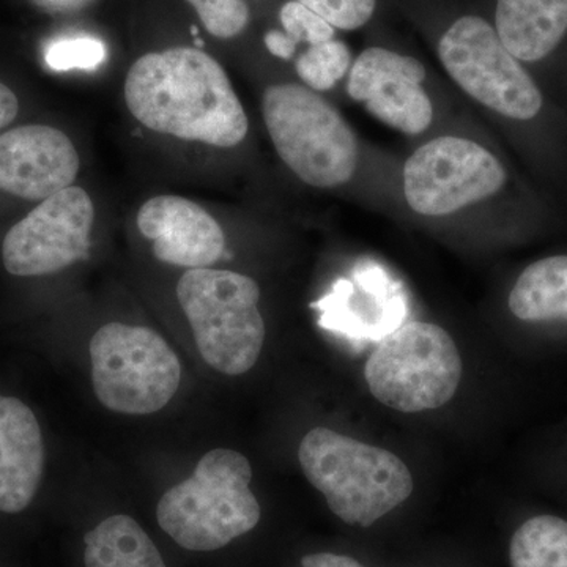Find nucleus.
<instances>
[{
	"instance_id": "12",
	"label": "nucleus",
	"mask_w": 567,
	"mask_h": 567,
	"mask_svg": "<svg viewBox=\"0 0 567 567\" xmlns=\"http://www.w3.org/2000/svg\"><path fill=\"white\" fill-rule=\"evenodd\" d=\"M80 155L65 133L48 125H25L0 136V192L44 200L73 186Z\"/></svg>"
},
{
	"instance_id": "28",
	"label": "nucleus",
	"mask_w": 567,
	"mask_h": 567,
	"mask_svg": "<svg viewBox=\"0 0 567 567\" xmlns=\"http://www.w3.org/2000/svg\"><path fill=\"white\" fill-rule=\"evenodd\" d=\"M192 32H193V35H194V37H197V28H194V25H193V28H192Z\"/></svg>"
},
{
	"instance_id": "8",
	"label": "nucleus",
	"mask_w": 567,
	"mask_h": 567,
	"mask_svg": "<svg viewBox=\"0 0 567 567\" xmlns=\"http://www.w3.org/2000/svg\"><path fill=\"white\" fill-rule=\"evenodd\" d=\"M439 58L451 80L487 110L520 122L543 110L536 82L484 18L468 14L454 21L440 39Z\"/></svg>"
},
{
	"instance_id": "10",
	"label": "nucleus",
	"mask_w": 567,
	"mask_h": 567,
	"mask_svg": "<svg viewBox=\"0 0 567 567\" xmlns=\"http://www.w3.org/2000/svg\"><path fill=\"white\" fill-rule=\"evenodd\" d=\"M93 221L95 207L80 186H70L41 200L6 235V270L14 276H43L87 259Z\"/></svg>"
},
{
	"instance_id": "18",
	"label": "nucleus",
	"mask_w": 567,
	"mask_h": 567,
	"mask_svg": "<svg viewBox=\"0 0 567 567\" xmlns=\"http://www.w3.org/2000/svg\"><path fill=\"white\" fill-rule=\"evenodd\" d=\"M509 559L511 567H567V522L529 518L511 539Z\"/></svg>"
},
{
	"instance_id": "23",
	"label": "nucleus",
	"mask_w": 567,
	"mask_h": 567,
	"mask_svg": "<svg viewBox=\"0 0 567 567\" xmlns=\"http://www.w3.org/2000/svg\"><path fill=\"white\" fill-rule=\"evenodd\" d=\"M341 31H357L371 21L377 0H298Z\"/></svg>"
},
{
	"instance_id": "21",
	"label": "nucleus",
	"mask_w": 567,
	"mask_h": 567,
	"mask_svg": "<svg viewBox=\"0 0 567 567\" xmlns=\"http://www.w3.org/2000/svg\"><path fill=\"white\" fill-rule=\"evenodd\" d=\"M196 11L204 28L218 39H234L249 22L245 0H200Z\"/></svg>"
},
{
	"instance_id": "24",
	"label": "nucleus",
	"mask_w": 567,
	"mask_h": 567,
	"mask_svg": "<svg viewBox=\"0 0 567 567\" xmlns=\"http://www.w3.org/2000/svg\"><path fill=\"white\" fill-rule=\"evenodd\" d=\"M264 43L275 58L282 59V61L293 59L298 47L284 31H268L265 33Z\"/></svg>"
},
{
	"instance_id": "27",
	"label": "nucleus",
	"mask_w": 567,
	"mask_h": 567,
	"mask_svg": "<svg viewBox=\"0 0 567 567\" xmlns=\"http://www.w3.org/2000/svg\"><path fill=\"white\" fill-rule=\"evenodd\" d=\"M186 2L192 3L194 9H196V7L199 6L200 0H186Z\"/></svg>"
},
{
	"instance_id": "22",
	"label": "nucleus",
	"mask_w": 567,
	"mask_h": 567,
	"mask_svg": "<svg viewBox=\"0 0 567 567\" xmlns=\"http://www.w3.org/2000/svg\"><path fill=\"white\" fill-rule=\"evenodd\" d=\"M106 51L102 41L91 37L61 40L47 51V63L51 70L95 69L103 62Z\"/></svg>"
},
{
	"instance_id": "7",
	"label": "nucleus",
	"mask_w": 567,
	"mask_h": 567,
	"mask_svg": "<svg viewBox=\"0 0 567 567\" xmlns=\"http://www.w3.org/2000/svg\"><path fill=\"white\" fill-rule=\"evenodd\" d=\"M461 353L445 328L410 322L383 338L364 365L377 401L404 413L439 409L461 385Z\"/></svg>"
},
{
	"instance_id": "2",
	"label": "nucleus",
	"mask_w": 567,
	"mask_h": 567,
	"mask_svg": "<svg viewBox=\"0 0 567 567\" xmlns=\"http://www.w3.org/2000/svg\"><path fill=\"white\" fill-rule=\"evenodd\" d=\"M251 481L244 454L227 447L208 451L192 476L162 496L156 520L186 550H219L252 532L262 517Z\"/></svg>"
},
{
	"instance_id": "3",
	"label": "nucleus",
	"mask_w": 567,
	"mask_h": 567,
	"mask_svg": "<svg viewBox=\"0 0 567 567\" xmlns=\"http://www.w3.org/2000/svg\"><path fill=\"white\" fill-rule=\"evenodd\" d=\"M298 461L333 514L363 528L406 502L415 486L409 466L395 454L333 429L309 431L298 447Z\"/></svg>"
},
{
	"instance_id": "20",
	"label": "nucleus",
	"mask_w": 567,
	"mask_h": 567,
	"mask_svg": "<svg viewBox=\"0 0 567 567\" xmlns=\"http://www.w3.org/2000/svg\"><path fill=\"white\" fill-rule=\"evenodd\" d=\"M279 20H281L284 32L297 44L308 43L309 47H317L334 40L333 25L328 24L323 18L298 0L284 3L279 11Z\"/></svg>"
},
{
	"instance_id": "15",
	"label": "nucleus",
	"mask_w": 567,
	"mask_h": 567,
	"mask_svg": "<svg viewBox=\"0 0 567 567\" xmlns=\"http://www.w3.org/2000/svg\"><path fill=\"white\" fill-rule=\"evenodd\" d=\"M494 28L517 61H544L567 39V0H496Z\"/></svg>"
},
{
	"instance_id": "6",
	"label": "nucleus",
	"mask_w": 567,
	"mask_h": 567,
	"mask_svg": "<svg viewBox=\"0 0 567 567\" xmlns=\"http://www.w3.org/2000/svg\"><path fill=\"white\" fill-rule=\"evenodd\" d=\"M89 354L93 391L111 412L152 415L169 404L181 388V360L151 328L103 324L92 336Z\"/></svg>"
},
{
	"instance_id": "4",
	"label": "nucleus",
	"mask_w": 567,
	"mask_h": 567,
	"mask_svg": "<svg viewBox=\"0 0 567 567\" xmlns=\"http://www.w3.org/2000/svg\"><path fill=\"white\" fill-rule=\"evenodd\" d=\"M177 298L205 363L229 377L251 371L265 344L259 284L230 270L196 268L182 276Z\"/></svg>"
},
{
	"instance_id": "11",
	"label": "nucleus",
	"mask_w": 567,
	"mask_h": 567,
	"mask_svg": "<svg viewBox=\"0 0 567 567\" xmlns=\"http://www.w3.org/2000/svg\"><path fill=\"white\" fill-rule=\"evenodd\" d=\"M424 80L425 69L417 59L385 48H368L350 66L347 92L377 121L406 136H417L434 121Z\"/></svg>"
},
{
	"instance_id": "9",
	"label": "nucleus",
	"mask_w": 567,
	"mask_h": 567,
	"mask_svg": "<svg viewBox=\"0 0 567 567\" xmlns=\"http://www.w3.org/2000/svg\"><path fill=\"white\" fill-rule=\"evenodd\" d=\"M507 174L494 153L458 136L425 142L404 164L406 204L417 215L442 218L487 197L506 185Z\"/></svg>"
},
{
	"instance_id": "14",
	"label": "nucleus",
	"mask_w": 567,
	"mask_h": 567,
	"mask_svg": "<svg viewBox=\"0 0 567 567\" xmlns=\"http://www.w3.org/2000/svg\"><path fill=\"white\" fill-rule=\"evenodd\" d=\"M47 447L31 406L0 394V513L20 514L39 492Z\"/></svg>"
},
{
	"instance_id": "19",
	"label": "nucleus",
	"mask_w": 567,
	"mask_h": 567,
	"mask_svg": "<svg viewBox=\"0 0 567 567\" xmlns=\"http://www.w3.org/2000/svg\"><path fill=\"white\" fill-rule=\"evenodd\" d=\"M352 52L341 40H331L327 43L309 47L297 59L295 69L306 87L315 92H324L333 89L352 66Z\"/></svg>"
},
{
	"instance_id": "5",
	"label": "nucleus",
	"mask_w": 567,
	"mask_h": 567,
	"mask_svg": "<svg viewBox=\"0 0 567 567\" xmlns=\"http://www.w3.org/2000/svg\"><path fill=\"white\" fill-rule=\"evenodd\" d=\"M262 115L279 158L315 188H334L352 181L358 141L346 118L305 84L270 85Z\"/></svg>"
},
{
	"instance_id": "17",
	"label": "nucleus",
	"mask_w": 567,
	"mask_h": 567,
	"mask_svg": "<svg viewBox=\"0 0 567 567\" xmlns=\"http://www.w3.org/2000/svg\"><path fill=\"white\" fill-rule=\"evenodd\" d=\"M507 305L524 322L567 319V256L546 257L525 268Z\"/></svg>"
},
{
	"instance_id": "25",
	"label": "nucleus",
	"mask_w": 567,
	"mask_h": 567,
	"mask_svg": "<svg viewBox=\"0 0 567 567\" xmlns=\"http://www.w3.org/2000/svg\"><path fill=\"white\" fill-rule=\"evenodd\" d=\"M303 567H364L357 559L336 554H312L301 559Z\"/></svg>"
},
{
	"instance_id": "13",
	"label": "nucleus",
	"mask_w": 567,
	"mask_h": 567,
	"mask_svg": "<svg viewBox=\"0 0 567 567\" xmlns=\"http://www.w3.org/2000/svg\"><path fill=\"white\" fill-rule=\"evenodd\" d=\"M137 229L156 259L174 267L208 268L221 259L226 235L200 205L181 196H156L137 212Z\"/></svg>"
},
{
	"instance_id": "26",
	"label": "nucleus",
	"mask_w": 567,
	"mask_h": 567,
	"mask_svg": "<svg viewBox=\"0 0 567 567\" xmlns=\"http://www.w3.org/2000/svg\"><path fill=\"white\" fill-rule=\"evenodd\" d=\"M18 112H20L18 96L14 95L9 85L0 82V130L10 125L17 118Z\"/></svg>"
},
{
	"instance_id": "16",
	"label": "nucleus",
	"mask_w": 567,
	"mask_h": 567,
	"mask_svg": "<svg viewBox=\"0 0 567 567\" xmlns=\"http://www.w3.org/2000/svg\"><path fill=\"white\" fill-rule=\"evenodd\" d=\"M84 544L85 567H167L151 536L123 514L100 522Z\"/></svg>"
},
{
	"instance_id": "1",
	"label": "nucleus",
	"mask_w": 567,
	"mask_h": 567,
	"mask_svg": "<svg viewBox=\"0 0 567 567\" xmlns=\"http://www.w3.org/2000/svg\"><path fill=\"white\" fill-rule=\"evenodd\" d=\"M125 102L142 125L182 141L230 148L241 144L249 130L226 71L194 48L137 59L126 74Z\"/></svg>"
}]
</instances>
